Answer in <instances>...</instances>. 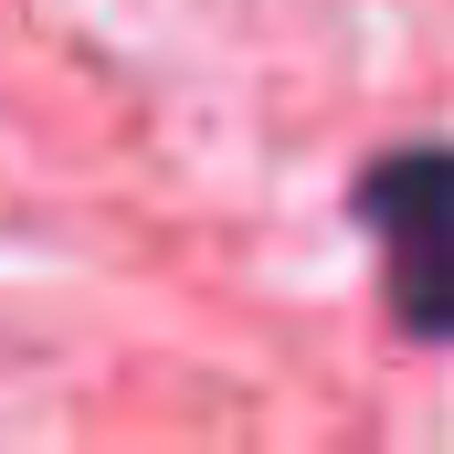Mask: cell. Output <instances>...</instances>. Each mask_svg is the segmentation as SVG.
<instances>
[{
  "label": "cell",
  "mask_w": 454,
  "mask_h": 454,
  "mask_svg": "<svg viewBox=\"0 0 454 454\" xmlns=\"http://www.w3.org/2000/svg\"><path fill=\"white\" fill-rule=\"evenodd\" d=\"M380 232V296L412 339H454V148H391L359 180Z\"/></svg>",
  "instance_id": "cell-1"
}]
</instances>
